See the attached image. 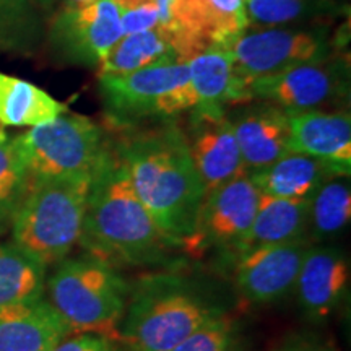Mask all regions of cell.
Returning a JSON list of instances; mask_svg holds the SVG:
<instances>
[{
    "mask_svg": "<svg viewBox=\"0 0 351 351\" xmlns=\"http://www.w3.org/2000/svg\"><path fill=\"white\" fill-rule=\"evenodd\" d=\"M289 150L326 161L340 176L351 173L350 112H324L319 109L287 111Z\"/></svg>",
    "mask_w": 351,
    "mask_h": 351,
    "instance_id": "cell-17",
    "label": "cell"
},
{
    "mask_svg": "<svg viewBox=\"0 0 351 351\" xmlns=\"http://www.w3.org/2000/svg\"><path fill=\"white\" fill-rule=\"evenodd\" d=\"M228 51L232 70L245 101H251L249 86L295 65L313 62L332 54V43L324 29H257L234 39Z\"/></svg>",
    "mask_w": 351,
    "mask_h": 351,
    "instance_id": "cell-9",
    "label": "cell"
},
{
    "mask_svg": "<svg viewBox=\"0 0 351 351\" xmlns=\"http://www.w3.org/2000/svg\"><path fill=\"white\" fill-rule=\"evenodd\" d=\"M95 2H98V0H64V8H82Z\"/></svg>",
    "mask_w": 351,
    "mask_h": 351,
    "instance_id": "cell-33",
    "label": "cell"
},
{
    "mask_svg": "<svg viewBox=\"0 0 351 351\" xmlns=\"http://www.w3.org/2000/svg\"><path fill=\"white\" fill-rule=\"evenodd\" d=\"M158 25H160V10H158L156 0H148V2L121 10L122 36L152 29Z\"/></svg>",
    "mask_w": 351,
    "mask_h": 351,
    "instance_id": "cell-29",
    "label": "cell"
},
{
    "mask_svg": "<svg viewBox=\"0 0 351 351\" xmlns=\"http://www.w3.org/2000/svg\"><path fill=\"white\" fill-rule=\"evenodd\" d=\"M51 351H124L119 341L103 333H72Z\"/></svg>",
    "mask_w": 351,
    "mask_h": 351,
    "instance_id": "cell-30",
    "label": "cell"
},
{
    "mask_svg": "<svg viewBox=\"0 0 351 351\" xmlns=\"http://www.w3.org/2000/svg\"><path fill=\"white\" fill-rule=\"evenodd\" d=\"M327 5L330 0H247L245 15L249 23L265 29L309 20Z\"/></svg>",
    "mask_w": 351,
    "mask_h": 351,
    "instance_id": "cell-28",
    "label": "cell"
},
{
    "mask_svg": "<svg viewBox=\"0 0 351 351\" xmlns=\"http://www.w3.org/2000/svg\"><path fill=\"white\" fill-rule=\"evenodd\" d=\"M160 25L182 29L205 47H228L249 21L244 0H169L160 10Z\"/></svg>",
    "mask_w": 351,
    "mask_h": 351,
    "instance_id": "cell-16",
    "label": "cell"
},
{
    "mask_svg": "<svg viewBox=\"0 0 351 351\" xmlns=\"http://www.w3.org/2000/svg\"><path fill=\"white\" fill-rule=\"evenodd\" d=\"M91 173L32 178L12 219V243L44 267L62 262L82 236Z\"/></svg>",
    "mask_w": 351,
    "mask_h": 351,
    "instance_id": "cell-4",
    "label": "cell"
},
{
    "mask_svg": "<svg viewBox=\"0 0 351 351\" xmlns=\"http://www.w3.org/2000/svg\"><path fill=\"white\" fill-rule=\"evenodd\" d=\"M309 207L311 200L276 199L261 194L256 218L238 256L265 245L307 239Z\"/></svg>",
    "mask_w": 351,
    "mask_h": 351,
    "instance_id": "cell-21",
    "label": "cell"
},
{
    "mask_svg": "<svg viewBox=\"0 0 351 351\" xmlns=\"http://www.w3.org/2000/svg\"><path fill=\"white\" fill-rule=\"evenodd\" d=\"M182 132L205 191L247 174L228 111L192 109Z\"/></svg>",
    "mask_w": 351,
    "mask_h": 351,
    "instance_id": "cell-14",
    "label": "cell"
},
{
    "mask_svg": "<svg viewBox=\"0 0 351 351\" xmlns=\"http://www.w3.org/2000/svg\"><path fill=\"white\" fill-rule=\"evenodd\" d=\"M46 291V267L13 243H0V307L38 300Z\"/></svg>",
    "mask_w": 351,
    "mask_h": 351,
    "instance_id": "cell-25",
    "label": "cell"
},
{
    "mask_svg": "<svg viewBox=\"0 0 351 351\" xmlns=\"http://www.w3.org/2000/svg\"><path fill=\"white\" fill-rule=\"evenodd\" d=\"M116 143L135 194L161 232L182 252L194 231L205 186L181 127L166 124L135 132Z\"/></svg>",
    "mask_w": 351,
    "mask_h": 351,
    "instance_id": "cell-3",
    "label": "cell"
},
{
    "mask_svg": "<svg viewBox=\"0 0 351 351\" xmlns=\"http://www.w3.org/2000/svg\"><path fill=\"white\" fill-rule=\"evenodd\" d=\"M348 57L328 54L324 59L295 65L276 75L251 83L249 96L285 109H317L348 93Z\"/></svg>",
    "mask_w": 351,
    "mask_h": 351,
    "instance_id": "cell-10",
    "label": "cell"
},
{
    "mask_svg": "<svg viewBox=\"0 0 351 351\" xmlns=\"http://www.w3.org/2000/svg\"><path fill=\"white\" fill-rule=\"evenodd\" d=\"M236 306L234 288L225 280L168 267L130 283L117 341L124 351H169Z\"/></svg>",
    "mask_w": 351,
    "mask_h": 351,
    "instance_id": "cell-1",
    "label": "cell"
},
{
    "mask_svg": "<svg viewBox=\"0 0 351 351\" xmlns=\"http://www.w3.org/2000/svg\"><path fill=\"white\" fill-rule=\"evenodd\" d=\"M230 121L247 174L267 168L291 152V134L285 109L270 103L254 104L241 109Z\"/></svg>",
    "mask_w": 351,
    "mask_h": 351,
    "instance_id": "cell-18",
    "label": "cell"
},
{
    "mask_svg": "<svg viewBox=\"0 0 351 351\" xmlns=\"http://www.w3.org/2000/svg\"><path fill=\"white\" fill-rule=\"evenodd\" d=\"M32 178L91 173L106 150L103 130L80 114L59 116L16 137Z\"/></svg>",
    "mask_w": 351,
    "mask_h": 351,
    "instance_id": "cell-8",
    "label": "cell"
},
{
    "mask_svg": "<svg viewBox=\"0 0 351 351\" xmlns=\"http://www.w3.org/2000/svg\"><path fill=\"white\" fill-rule=\"evenodd\" d=\"M271 351H337L330 341L313 330L289 332Z\"/></svg>",
    "mask_w": 351,
    "mask_h": 351,
    "instance_id": "cell-31",
    "label": "cell"
},
{
    "mask_svg": "<svg viewBox=\"0 0 351 351\" xmlns=\"http://www.w3.org/2000/svg\"><path fill=\"white\" fill-rule=\"evenodd\" d=\"M116 2H117V5H119V10H124V8L138 5V3L148 2V0H116Z\"/></svg>",
    "mask_w": 351,
    "mask_h": 351,
    "instance_id": "cell-34",
    "label": "cell"
},
{
    "mask_svg": "<svg viewBox=\"0 0 351 351\" xmlns=\"http://www.w3.org/2000/svg\"><path fill=\"white\" fill-rule=\"evenodd\" d=\"M200 52H204V47L191 34L158 25L122 36L101 62L99 77L125 75L155 65L189 64Z\"/></svg>",
    "mask_w": 351,
    "mask_h": 351,
    "instance_id": "cell-15",
    "label": "cell"
},
{
    "mask_svg": "<svg viewBox=\"0 0 351 351\" xmlns=\"http://www.w3.org/2000/svg\"><path fill=\"white\" fill-rule=\"evenodd\" d=\"M72 333L44 296L0 307V351H51Z\"/></svg>",
    "mask_w": 351,
    "mask_h": 351,
    "instance_id": "cell-19",
    "label": "cell"
},
{
    "mask_svg": "<svg viewBox=\"0 0 351 351\" xmlns=\"http://www.w3.org/2000/svg\"><path fill=\"white\" fill-rule=\"evenodd\" d=\"M67 112V106L33 83L0 70V125L36 127Z\"/></svg>",
    "mask_w": 351,
    "mask_h": 351,
    "instance_id": "cell-23",
    "label": "cell"
},
{
    "mask_svg": "<svg viewBox=\"0 0 351 351\" xmlns=\"http://www.w3.org/2000/svg\"><path fill=\"white\" fill-rule=\"evenodd\" d=\"M99 91L109 122L127 130L155 117L171 119L197 106L187 64L99 77Z\"/></svg>",
    "mask_w": 351,
    "mask_h": 351,
    "instance_id": "cell-6",
    "label": "cell"
},
{
    "mask_svg": "<svg viewBox=\"0 0 351 351\" xmlns=\"http://www.w3.org/2000/svg\"><path fill=\"white\" fill-rule=\"evenodd\" d=\"M247 176L263 195L311 200L324 182L340 174L319 158L289 152L267 168Z\"/></svg>",
    "mask_w": 351,
    "mask_h": 351,
    "instance_id": "cell-20",
    "label": "cell"
},
{
    "mask_svg": "<svg viewBox=\"0 0 351 351\" xmlns=\"http://www.w3.org/2000/svg\"><path fill=\"white\" fill-rule=\"evenodd\" d=\"M29 0H0V41L13 39L16 29L25 23Z\"/></svg>",
    "mask_w": 351,
    "mask_h": 351,
    "instance_id": "cell-32",
    "label": "cell"
},
{
    "mask_svg": "<svg viewBox=\"0 0 351 351\" xmlns=\"http://www.w3.org/2000/svg\"><path fill=\"white\" fill-rule=\"evenodd\" d=\"M32 184V174L16 137L0 130V234L10 231L12 219Z\"/></svg>",
    "mask_w": 351,
    "mask_h": 351,
    "instance_id": "cell-26",
    "label": "cell"
},
{
    "mask_svg": "<svg viewBox=\"0 0 351 351\" xmlns=\"http://www.w3.org/2000/svg\"><path fill=\"white\" fill-rule=\"evenodd\" d=\"M78 244L116 269H168L179 262L181 249L161 232L135 194L116 145L108 143L91 171Z\"/></svg>",
    "mask_w": 351,
    "mask_h": 351,
    "instance_id": "cell-2",
    "label": "cell"
},
{
    "mask_svg": "<svg viewBox=\"0 0 351 351\" xmlns=\"http://www.w3.org/2000/svg\"><path fill=\"white\" fill-rule=\"evenodd\" d=\"M189 77L197 98L195 109L226 111L228 104L247 103L236 82L228 47L213 46L191 60Z\"/></svg>",
    "mask_w": 351,
    "mask_h": 351,
    "instance_id": "cell-22",
    "label": "cell"
},
{
    "mask_svg": "<svg viewBox=\"0 0 351 351\" xmlns=\"http://www.w3.org/2000/svg\"><path fill=\"white\" fill-rule=\"evenodd\" d=\"M351 219L348 176H335L319 187L309 207L307 239L311 244L330 243L343 234Z\"/></svg>",
    "mask_w": 351,
    "mask_h": 351,
    "instance_id": "cell-24",
    "label": "cell"
},
{
    "mask_svg": "<svg viewBox=\"0 0 351 351\" xmlns=\"http://www.w3.org/2000/svg\"><path fill=\"white\" fill-rule=\"evenodd\" d=\"M261 192L247 174L205 192L194 231L184 241L189 258H213L232 263L243 247L256 218Z\"/></svg>",
    "mask_w": 351,
    "mask_h": 351,
    "instance_id": "cell-7",
    "label": "cell"
},
{
    "mask_svg": "<svg viewBox=\"0 0 351 351\" xmlns=\"http://www.w3.org/2000/svg\"><path fill=\"white\" fill-rule=\"evenodd\" d=\"M49 301L73 333L93 332L117 340L130 283L119 269L91 254L59 262L46 282Z\"/></svg>",
    "mask_w": 351,
    "mask_h": 351,
    "instance_id": "cell-5",
    "label": "cell"
},
{
    "mask_svg": "<svg viewBox=\"0 0 351 351\" xmlns=\"http://www.w3.org/2000/svg\"><path fill=\"white\" fill-rule=\"evenodd\" d=\"M51 43L70 64L99 67L122 38L116 0H98L88 7L64 8L51 23Z\"/></svg>",
    "mask_w": 351,
    "mask_h": 351,
    "instance_id": "cell-11",
    "label": "cell"
},
{
    "mask_svg": "<svg viewBox=\"0 0 351 351\" xmlns=\"http://www.w3.org/2000/svg\"><path fill=\"white\" fill-rule=\"evenodd\" d=\"M169 351H252L244 320L234 313L192 333Z\"/></svg>",
    "mask_w": 351,
    "mask_h": 351,
    "instance_id": "cell-27",
    "label": "cell"
},
{
    "mask_svg": "<svg viewBox=\"0 0 351 351\" xmlns=\"http://www.w3.org/2000/svg\"><path fill=\"white\" fill-rule=\"evenodd\" d=\"M307 239L265 245L241 254L232 261V288L238 300L269 306L285 300L295 289Z\"/></svg>",
    "mask_w": 351,
    "mask_h": 351,
    "instance_id": "cell-12",
    "label": "cell"
},
{
    "mask_svg": "<svg viewBox=\"0 0 351 351\" xmlns=\"http://www.w3.org/2000/svg\"><path fill=\"white\" fill-rule=\"evenodd\" d=\"M350 278V258L343 249L311 244L293 289L302 315L314 324L327 322L348 298Z\"/></svg>",
    "mask_w": 351,
    "mask_h": 351,
    "instance_id": "cell-13",
    "label": "cell"
},
{
    "mask_svg": "<svg viewBox=\"0 0 351 351\" xmlns=\"http://www.w3.org/2000/svg\"><path fill=\"white\" fill-rule=\"evenodd\" d=\"M244 2H247V0H244Z\"/></svg>",
    "mask_w": 351,
    "mask_h": 351,
    "instance_id": "cell-36",
    "label": "cell"
},
{
    "mask_svg": "<svg viewBox=\"0 0 351 351\" xmlns=\"http://www.w3.org/2000/svg\"><path fill=\"white\" fill-rule=\"evenodd\" d=\"M34 2H36L39 7H43V8H49V7H52V3H54L56 0H34Z\"/></svg>",
    "mask_w": 351,
    "mask_h": 351,
    "instance_id": "cell-35",
    "label": "cell"
}]
</instances>
